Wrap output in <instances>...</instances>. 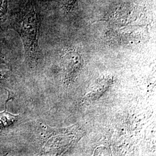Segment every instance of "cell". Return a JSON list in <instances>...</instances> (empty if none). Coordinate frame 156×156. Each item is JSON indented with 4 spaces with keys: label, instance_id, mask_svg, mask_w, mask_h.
<instances>
[{
    "label": "cell",
    "instance_id": "6da1fadb",
    "mask_svg": "<svg viewBox=\"0 0 156 156\" xmlns=\"http://www.w3.org/2000/svg\"><path fill=\"white\" fill-rule=\"evenodd\" d=\"M40 25L39 11L33 2L22 8L13 22V28L22 40L26 62L32 68L37 65L38 58Z\"/></svg>",
    "mask_w": 156,
    "mask_h": 156
},
{
    "label": "cell",
    "instance_id": "7a4b0ae2",
    "mask_svg": "<svg viewBox=\"0 0 156 156\" xmlns=\"http://www.w3.org/2000/svg\"><path fill=\"white\" fill-rule=\"evenodd\" d=\"M43 147L44 153L61 155L76 145L85 134L78 124L62 128H49Z\"/></svg>",
    "mask_w": 156,
    "mask_h": 156
},
{
    "label": "cell",
    "instance_id": "3957f363",
    "mask_svg": "<svg viewBox=\"0 0 156 156\" xmlns=\"http://www.w3.org/2000/svg\"><path fill=\"white\" fill-rule=\"evenodd\" d=\"M146 12L144 6L135 3H123L115 6L102 20L116 26L140 25L146 21Z\"/></svg>",
    "mask_w": 156,
    "mask_h": 156
},
{
    "label": "cell",
    "instance_id": "277c9868",
    "mask_svg": "<svg viewBox=\"0 0 156 156\" xmlns=\"http://www.w3.org/2000/svg\"><path fill=\"white\" fill-rule=\"evenodd\" d=\"M83 66V56L79 50L69 49L62 58V79L66 87H70L78 78Z\"/></svg>",
    "mask_w": 156,
    "mask_h": 156
},
{
    "label": "cell",
    "instance_id": "5b68a950",
    "mask_svg": "<svg viewBox=\"0 0 156 156\" xmlns=\"http://www.w3.org/2000/svg\"><path fill=\"white\" fill-rule=\"evenodd\" d=\"M113 82V78L111 76H105L96 81L84 97V103L90 104L98 100L111 87Z\"/></svg>",
    "mask_w": 156,
    "mask_h": 156
},
{
    "label": "cell",
    "instance_id": "8992f818",
    "mask_svg": "<svg viewBox=\"0 0 156 156\" xmlns=\"http://www.w3.org/2000/svg\"><path fill=\"white\" fill-rule=\"evenodd\" d=\"M6 104L7 101L6 102L5 109L0 112V129L7 128L13 125L19 117V115L12 114L6 111Z\"/></svg>",
    "mask_w": 156,
    "mask_h": 156
},
{
    "label": "cell",
    "instance_id": "52a82bcc",
    "mask_svg": "<svg viewBox=\"0 0 156 156\" xmlns=\"http://www.w3.org/2000/svg\"><path fill=\"white\" fill-rule=\"evenodd\" d=\"M8 8V0H0V18L4 17L7 14Z\"/></svg>",
    "mask_w": 156,
    "mask_h": 156
},
{
    "label": "cell",
    "instance_id": "ba28073f",
    "mask_svg": "<svg viewBox=\"0 0 156 156\" xmlns=\"http://www.w3.org/2000/svg\"><path fill=\"white\" fill-rule=\"evenodd\" d=\"M78 1L79 0H62V4L66 10H71L75 6Z\"/></svg>",
    "mask_w": 156,
    "mask_h": 156
},
{
    "label": "cell",
    "instance_id": "9c48e42d",
    "mask_svg": "<svg viewBox=\"0 0 156 156\" xmlns=\"http://www.w3.org/2000/svg\"><path fill=\"white\" fill-rule=\"evenodd\" d=\"M6 77L5 73H3L2 71H0V81L4 79Z\"/></svg>",
    "mask_w": 156,
    "mask_h": 156
}]
</instances>
